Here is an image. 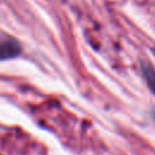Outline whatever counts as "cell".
Here are the masks:
<instances>
[{
	"label": "cell",
	"instance_id": "1",
	"mask_svg": "<svg viewBox=\"0 0 155 155\" xmlns=\"http://www.w3.org/2000/svg\"><path fill=\"white\" fill-rule=\"evenodd\" d=\"M22 46L19 41L6 34H0V61L12 59L19 56Z\"/></svg>",
	"mask_w": 155,
	"mask_h": 155
},
{
	"label": "cell",
	"instance_id": "2",
	"mask_svg": "<svg viewBox=\"0 0 155 155\" xmlns=\"http://www.w3.org/2000/svg\"><path fill=\"white\" fill-rule=\"evenodd\" d=\"M140 71H142V75L144 78V81L147 82L149 90L155 96V69H154V67L147 62H142Z\"/></svg>",
	"mask_w": 155,
	"mask_h": 155
}]
</instances>
